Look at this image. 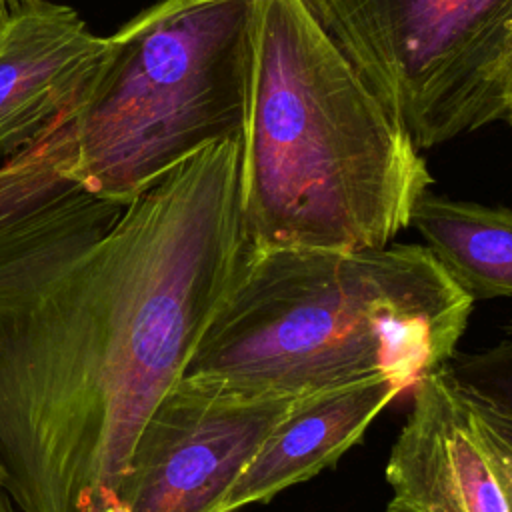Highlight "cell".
Wrapping results in <instances>:
<instances>
[{"label":"cell","instance_id":"6da1fadb","mask_svg":"<svg viewBox=\"0 0 512 512\" xmlns=\"http://www.w3.org/2000/svg\"><path fill=\"white\" fill-rule=\"evenodd\" d=\"M246 250L240 134L128 204L80 192L0 232V486L20 512H124L136 442Z\"/></svg>","mask_w":512,"mask_h":512},{"label":"cell","instance_id":"8fae6325","mask_svg":"<svg viewBox=\"0 0 512 512\" xmlns=\"http://www.w3.org/2000/svg\"><path fill=\"white\" fill-rule=\"evenodd\" d=\"M70 112L0 166V232L88 192L74 176Z\"/></svg>","mask_w":512,"mask_h":512},{"label":"cell","instance_id":"4fadbf2b","mask_svg":"<svg viewBox=\"0 0 512 512\" xmlns=\"http://www.w3.org/2000/svg\"><path fill=\"white\" fill-rule=\"evenodd\" d=\"M0 512H16L10 496L6 494V490L0 486Z\"/></svg>","mask_w":512,"mask_h":512},{"label":"cell","instance_id":"30bf717a","mask_svg":"<svg viewBox=\"0 0 512 512\" xmlns=\"http://www.w3.org/2000/svg\"><path fill=\"white\" fill-rule=\"evenodd\" d=\"M410 226L472 300L512 298V208L424 192Z\"/></svg>","mask_w":512,"mask_h":512},{"label":"cell","instance_id":"52a82bcc","mask_svg":"<svg viewBox=\"0 0 512 512\" xmlns=\"http://www.w3.org/2000/svg\"><path fill=\"white\" fill-rule=\"evenodd\" d=\"M384 512H512V422L446 364L412 386Z\"/></svg>","mask_w":512,"mask_h":512},{"label":"cell","instance_id":"9a60e30c","mask_svg":"<svg viewBox=\"0 0 512 512\" xmlns=\"http://www.w3.org/2000/svg\"><path fill=\"white\" fill-rule=\"evenodd\" d=\"M508 118H510V120H512V106H510V114H508Z\"/></svg>","mask_w":512,"mask_h":512},{"label":"cell","instance_id":"8992f818","mask_svg":"<svg viewBox=\"0 0 512 512\" xmlns=\"http://www.w3.org/2000/svg\"><path fill=\"white\" fill-rule=\"evenodd\" d=\"M296 398L182 376L136 442L124 512H224L232 486Z\"/></svg>","mask_w":512,"mask_h":512},{"label":"cell","instance_id":"3957f363","mask_svg":"<svg viewBox=\"0 0 512 512\" xmlns=\"http://www.w3.org/2000/svg\"><path fill=\"white\" fill-rule=\"evenodd\" d=\"M472 306L420 244L248 248L184 376L264 396L370 376L412 388L452 358Z\"/></svg>","mask_w":512,"mask_h":512},{"label":"cell","instance_id":"7c38bea8","mask_svg":"<svg viewBox=\"0 0 512 512\" xmlns=\"http://www.w3.org/2000/svg\"><path fill=\"white\" fill-rule=\"evenodd\" d=\"M446 366L460 384L512 422V322L490 348L454 352Z\"/></svg>","mask_w":512,"mask_h":512},{"label":"cell","instance_id":"277c9868","mask_svg":"<svg viewBox=\"0 0 512 512\" xmlns=\"http://www.w3.org/2000/svg\"><path fill=\"white\" fill-rule=\"evenodd\" d=\"M252 0H158L106 38L70 110L72 176L128 204L202 146L242 132Z\"/></svg>","mask_w":512,"mask_h":512},{"label":"cell","instance_id":"5bb4252c","mask_svg":"<svg viewBox=\"0 0 512 512\" xmlns=\"http://www.w3.org/2000/svg\"><path fill=\"white\" fill-rule=\"evenodd\" d=\"M16 0H0V18L8 12V8L14 4Z\"/></svg>","mask_w":512,"mask_h":512},{"label":"cell","instance_id":"9c48e42d","mask_svg":"<svg viewBox=\"0 0 512 512\" xmlns=\"http://www.w3.org/2000/svg\"><path fill=\"white\" fill-rule=\"evenodd\" d=\"M404 390L394 376H370L296 398L232 486L224 512L268 502L332 466Z\"/></svg>","mask_w":512,"mask_h":512},{"label":"cell","instance_id":"7a4b0ae2","mask_svg":"<svg viewBox=\"0 0 512 512\" xmlns=\"http://www.w3.org/2000/svg\"><path fill=\"white\" fill-rule=\"evenodd\" d=\"M430 184L404 124L308 2L252 0L240 132L248 248H384Z\"/></svg>","mask_w":512,"mask_h":512},{"label":"cell","instance_id":"5b68a950","mask_svg":"<svg viewBox=\"0 0 512 512\" xmlns=\"http://www.w3.org/2000/svg\"><path fill=\"white\" fill-rule=\"evenodd\" d=\"M420 150L512 106V0H306Z\"/></svg>","mask_w":512,"mask_h":512},{"label":"cell","instance_id":"ba28073f","mask_svg":"<svg viewBox=\"0 0 512 512\" xmlns=\"http://www.w3.org/2000/svg\"><path fill=\"white\" fill-rule=\"evenodd\" d=\"M104 52L74 8L16 0L0 18V152L24 150L66 116Z\"/></svg>","mask_w":512,"mask_h":512}]
</instances>
